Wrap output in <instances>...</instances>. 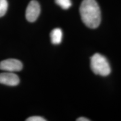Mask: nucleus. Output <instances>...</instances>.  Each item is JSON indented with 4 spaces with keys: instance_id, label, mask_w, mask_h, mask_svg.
Listing matches in <instances>:
<instances>
[{
    "instance_id": "6e6552de",
    "label": "nucleus",
    "mask_w": 121,
    "mask_h": 121,
    "mask_svg": "<svg viewBox=\"0 0 121 121\" xmlns=\"http://www.w3.org/2000/svg\"><path fill=\"white\" fill-rule=\"evenodd\" d=\"M8 9L7 0H0V17H2L6 13Z\"/></svg>"
},
{
    "instance_id": "20e7f679",
    "label": "nucleus",
    "mask_w": 121,
    "mask_h": 121,
    "mask_svg": "<svg viewBox=\"0 0 121 121\" xmlns=\"http://www.w3.org/2000/svg\"><path fill=\"white\" fill-rule=\"evenodd\" d=\"M22 69V63L16 59H7L0 62V69L8 72H16Z\"/></svg>"
},
{
    "instance_id": "9d476101",
    "label": "nucleus",
    "mask_w": 121,
    "mask_h": 121,
    "mask_svg": "<svg viewBox=\"0 0 121 121\" xmlns=\"http://www.w3.org/2000/svg\"><path fill=\"white\" fill-rule=\"evenodd\" d=\"M76 121H89L90 120L87 118H86L80 117V118H78L77 119Z\"/></svg>"
},
{
    "instance_id": "0eeeda50",
    "label": "nucleus",
    "mask_w": 121,
    "mask_h": 121,
    "mask_svg": "<svg viewBox=\"0 0 121 121\" xmlns=\"http://www.w3.org/2000/svg\"><path fill=\"white\" fill-rule=\"evenodd\" d=\"M55 2L58 6L64 10H67L71 6L72 2L71 0H55Z\"/></svg>"
},
{
    "instance_id": "f03ea898",
    "label": "nucleus",
    "mask_w": 121,
    "mask_h": 121,
    "mask_svg": "<svg viewBox=\"0 0 121 121\" xmlns=\"http://www.w3.org/2000/svg\"><path fill=\"white\" fill-rule=\"evenodd\" d=\"M90 67L95 74L102 76H107L111 72V68L107 59L99 53H95L91 57Z\"/></svg>"
},
{
    "instance_id": "39448f33",
    "label": "nucleus",
    "mask_w": 121,
    "mask_h": 121,
    "mask_svg": "<svg viewBox=\"0 0 121 121\" xmlns=\"http://www.w3.org/2000/svg\"><path fill=\"white\" fill-rule=\"evenodd\" d=\"M20 80L17 75L11 72L0 73V84L10 86H15L19 84Z\"/></svg>"
},
{
    "instance_id": "1a4fd4ad",
    "label": "nucleus",
    "mask_w": 121,
    "mask_h": 121,
    "mask_svg": "<svg viewBox=\"0 0 121 121\" xmlns=\"http://www.w3.org/2000/svg\"><path fill=\"white\" fill-rule=\"evenodd\" d=\"M26 121H45L46 119L43 118V117L39 116H33L28 118L26 119Z\"/></svg>"
},
{
    "instance_id": "7ed1b4c3",
    "label": "nucleus",
    "mask_w": 121,
    "mask_h": 121,
    "mask_svg": "<svg viewBox=\"0 0 121 121\" xmlns=\"http://www.w3.org/2000/svg\"><path fill=\"white\" fill-rule=\"evenodd\" d=\"M40 13V4L35 0L30 1L26 10L25 16L29 22H34L37 20Z\"/></svg>"
},
{
    "instance_id": "f257e3e1",
    "label": "nucleus",
    "mask_w": 121,
    "mask_h": 121,
    "mask_svg": "<svg viewBox=\"0 0 121 121\" xmlns=\"http://www.w3.org/2000/svg\"><path fill=\"white\" fill-rule=\"evenodd\" d=\"M81 20L86 26L95 29L101 22V13L99 4L95 0H84L80 7Z\"/></svg>"
},
{
    "instance_id": "423d86ee",
    "label": "nucleus",
    "mask_w": 121,
    "mask_h": 121,
    "mask_svg": "<svg viewBox=\"0 0 121 121\" xmlns=\"http://www.w3.org/2000/svg\"><path fill=\"white\" fill-rule=\"evenodd\" d=\"M50 37H51V42L53 44H59L62 40L63 32L60 28L54 29L51 31Z\"/></svg>"
}]
</instances>
